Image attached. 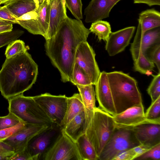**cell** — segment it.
Wrapping results in <instances>:
<instances>
[{
  "instance_id": "e0dca14e",
  "label": "cell",
  "mask_w": 160,
  "mask_h": 160,
  "mask_svg": "<svg viewBox=\"0 0 160 160\" xmlns=\"http://www.w3.org/2000/svg\"><path fill=\"white\" fill-rule=\"evenodd\" d=\"M121 0H92L84 10L85 22H93L109 17L113 7Z\"/></svg>"
},
{
  "instance_id": "1f68e13d",
  "label": "cell",
  "mask_w": 160,
  "mask_h": 160,
  "mask_svg": "<svg viewBox=\"0 0 160 160\" xmlns=\"http://www.w3.org/2000/svg\"><path fill=\"white\" fill-rule=\"evenodd\" d=\"M66 7L78 20L82 18V3L81 0H65Z\"/></svg>"
},
{
  "instance_id": "4fadbf2b",
  "label": "cell",
  "mask_w": 160,
  "mask_h": 160,
  "mask_svg": "<svg viewBox=\"0 0 160 160\" xmlns=\"http://www.w3.org/2000/svg\"><path fill=\"white\" fill-rule=\"evenodd\" d=\"M48 126L25 124L23 128L20 130L2 141L12 147L14 153H16L24 149L32 137Z\"/></svg>"
},
{
  "instance_id": "4316f807",
  "label": "cell",
  "mask_w": 160,
  "mask_h": 160,
  "mask_svg": "<svg viewBox=\"0 0 160 160\" xmlns=\"http://www.w3.org/2000/svg\"><path fill=\"white\" fill-rule=\"evenodd\" d=\"M133 61V69L134 71L142 74H147L148 72L153 70L155 67L154 64L145 53H141Z\"/></svg>"
},
{
  "instance_id": "ab89813d",
  "label": "cell",
  "mask_w": 160,
  "mask_h": 160,
  "mask_svg": "<svg viewBox=\"0 0 160 160\" xmlns=\"http://www.w3.org/2000/svg\"><path fill=\"white\" fill-rule=\"evenodd\" d=\"M0 18L4 20L17 23L16 18L7 7L4 6H0Z\"/></svg>"
},
{
  "instance_id": "7402d4cb",
  "label": "cell",
  "mask_w": 160,
  "mask_h": 160,
  "mask_svg": "<svg viewBox=\"0 0 160 160\" xmlns=\"http://www.w3.org/2000/svg\"><path fill=\"white\" fill-rule=\"evenodd\" d=\"M43 0H8L4 6L16 18L34 10Z\"/></svg>"
},
{
  "instance_id": "f546056e",
  "label": "cell",
  "mask_w": 160,
  "mask_h": 160,
  "mask_svg": "<svg viewBox=\"0 0 160 160\" xmlns=\"http://www.w3.org/2000/svg\"><path fill=\"white\" fill-rule=\"evenodd\" d=\"M27 49L23 41L17 39L8 45L5 54L6 58H9L21 52L27 51Z\"/></svg>"
},
{
  "instance_id": "74e56055",
  "label": "cell",
  "mask_w": 160,
  "mask_h": 160,
  "mask_svg": "<svg viewBox=\"0 0 160 160\" xmlns=\"http://www.w3.org/2000/svg\"><path fill=\"white\" fill-rule=\"evenodd\" d=\"M150 59L155 64L158 68V73H160V44L158 43L154 45L150 53Z\"/></svg>"
},
{
  "instance_id": "9a60e30c",
  "label": "cell",
  "mask_w": 160,
  "mask_h": 160,
  "mask_svg": "<svg viewBox=\"0 0 160 160\" xmlns=\"http://www.w3.org/2000/svg\"><path fill=\"white\" fill-rule=\"evenodd\" d=\"M96 98L101 108L114 116L117 113L109 86L107 72H101L95 85Z\"/></svg>"
},
{
  "instance_id": "e575fe53",
  "label": "cell",
  "mask_w": 160,
  "mask_h": 160,
  "mask_svg": "<svg viewBox=\"0 0 160 160\" xmlns=\"http://www.w3.org/2000/svg\"><path fill=\"white\" fill-rule=\"evenodd\" d=\"M135 160H160V143L151 148Z\"/></svg>"
},
{
  "instance_id": "d4e9b609",
  "label": "cell",
  "mask_w": 160,
  "mask_h": 160,
  "mask_svg": "<svg viewBox=\"0 0 160 160\" xmlns=\"http://www.w3.org/2000/svg\"><path fill=\"white\" fill-rule=\"evenodd\" d=\"M82 160H98V157L85 133L75 142Z\"/></svg>"
},
{
  "instance_id": "2e32d148",
  "label": "cell",
  "mask_w": 160,
  "mask_h": 160,
  "mask_svg": "<svg viewBox=\"0 0 160 160\" xmlns=\"http://www.w3.org/2000/svg\"><path fill=\"white\" fill-rule=\"evenodd\" d=\"M135 29L134 26L128 27L111 33L105 46L110 56H114L124 50L129 44Z\"/></svg>"
},
{
  "instance_id": "6da1fadb",
  "label": "cell",
  "mask_w": 160,
  "mask_h": 160,
  "mask_svg": "<svg viewBox=\"0 0 160 160\" xmlns=\"http://www.w3.org/2000/svg\"><path fill=\"white\" fill-rule=\"evenodd\" d=\"M90 32L81 20L67 16L55 34L46 40V54L59 71L63 82L70 81L77 47L87 41Z\"/></svg>"
},
{
  "instance_id": "8992f818",
  "label": "cell",
  "mask_w": 160,
  "mask_h": 160,
  "mask_svg": "<svg viewBox=\"0 0 160 160\" xmlns=\"http://www.w3.org/2000/svg\"><path fill=\"white\" fill-rule=\"evenodd\" d=\"M50 0H43L34 10L16 18L17 23L30 33L45 38L48 31Z\"/></svg>"
},
{
  "instance_id": "7bdbcfd3",
  "label": "cell",
  "mask_w": 160,
  "mask_h": 160,
  "mask_svg": "<svg viewBox=\"0 0 160 160\" xmlns=\"http://www.w3.org/2000/svg\"><path fill=\"white\" fill-rule=\"evenodd\" d=\"M134 3H144L149 6L160 5V0H133Z\"/></svg>"
},
{
  "instance_id": "44dd1931",
  "label": "cell",
  "mask_w": 160,
  "mask_h": 160,
  "mask_svg": "<svg viewBox=\"0 0 160 160\" xmlns=\"http://www.w3.org/2000/svg\"><path fill=\"white\" fill-rule=\"evenodd\" d=\"M137 33L142 34L151 29L160 27V12L154 9H148L139 14Z\"/></svg>"
},
{
  "instance_id": "484cf974",
  "label": "cell",
  "mask_w": 160,
  "mask_h": 160,
  "mask_svg": "<svg viewBox=\"0 0 160 160\" xmlns=\"http://www.w3.org/2000/svg\"><path fill=\"white\" fill-rule=\"evenodd\" d=\"M89 30L97 36L99 41L103 40L106 42L112 32L110 23L102 20L92 23Z\"/></svg>"
},
{
  "instance_id": "d6a6232c",
  "label": "cell",
  "mask_w": 160,
  "mask_h": 160,
  "mask_svg": "<svg viewBox=\"0 0 160 160\" xmlns=\"http://www.w3.org/2000/svg\"><path fill=\"white\" fill-rule=\"evenodd\" d=\"M152 75L153 78L147 91L152 102L160 96V73Z\"/></svg>"
},
{
  "instance_id": "cb8c5ba5",
  "label": "cell",
  "mask_w": 160,
  "mask_h": 160,
  "mask_svg": "<svg viewBox=\"0 0 160 160\" xmlns=\"http://www.w3.org/2000/svg\"><path fill=\"white\" fill-rule=\"evenodd\" d=\"M84 110L81 97L79 93H75L67 97L65 114L60 126L62 129L76 116Z\"/></svg>"
},
{
  "instance_id": "7c38bea8",
  "label": "cell",
  "mask_w": 160,
  "mask_h": 160,
  "mask_svg": "<svg viewBox=\"0 0 160 160\" xmlns=\"http://www.w3.org/2000/svg\"><path fill=\"white\" fill-rule=\"evenodd\" d=\"M113 118L116 129L132 128L141 124L151 123L146 118L142 103L117 114Z\"/></svg>"
},
{
  "instance_id": "603a6c76",
  "label": "cell",
  "mask_w": 160,
  "mask_h": 160,
  "mask_svg": "<svg viewBox=\"0 0 160 160\" xmlns=\"http://www.w3.org/2000/svg\"><path fill=\"white\" fill-rule=\"evenodd\" d=\"M85 116L84 110L74 117L62 129L71 139L76 142L85 133Z\"/></svg>"
},
{
  "instance_id": "f1b7e54d",
  "label": "cell",
  "mask_w": 160,
  "mask_h": 160,
  "mask_svg": "<svg viewBox=\"0 0 160 160\" xmlns=\"http://www.w3.org/2000/svg\"><path fill=\"white\" fill-rule=\"evenodd\" d=\"M160 96L151 104L145 113L146 119L151 123L160 124Z\"/></svg>"
},
{
  "instance_id": "5b68a950",
  "label": "cell",
  "mask_w": 160,
  "mask_h": 160,
  "mask_svg": "<svg viewBox=\"0 0 160 160\" xmlns=\"http://www.w3.org/2000/svg\"><path fill=\"white\" fill-rule=\"evenodd\" d=\"M9 112L25 124L49 126L53 123L33 98L22 94L8 100Z\"/></svg>"
},
{
  "instance_id": "30bf717a",
  "label": "cell",
  "mask_w": 160,
  "mask_h": 160,
  "mask_svg": "<svg viewBox=\"0 0 160 160\" xmlns=\"http://www.w3.org/2000/svg\"><path fill=\"white\" fill-rule=\"evenodd\" d=\"M41 159L82 160L76 142L62 131L60 136Z\"/></svg>"
},
{
  "instance_id": "60d3db41",
  "label": "cell",
  "mask_w": 160,
  "mask_h": 160,
  "mask_svg": "<svg viewBox=\"0 0 160 160\" xmlns=\"http://www.w3.org/2000/svg\"><path fill=\"white\" fill-rule=\"evenodd\" d=\"M32 160L27 151L26 148L23 150L18 152L14 153L8 159V160Z\"/></svg>"
},
{
  "instance_id": "ba28073f",
  "label": "cell",
  "mask_w": 160,
  "mask_h": 160,
  "mask_svg": "<svg viewBox=\"0 0 160 160\" xmlns=\"http://www.w3.org/2000/svg\"><path fill=\"white\" fill-rule=\"evenodd\" d=\"M61 127L53 123L32 137L26 149L32 160H41L60 136Z\"/></svg>"
},
{
  "instance_id": "ffe728a7",
  "label": "cell",
  "mask_w": 160,
  "mask_h": 160,
  "mask_svg": "<svg viewBox=\"0 0 160 160\" xmlns=\"http://www.w3.org/2000/svg\"><path fill=\"white\" fill-rule=\"evenodd\" d=\"M92 84L76 86L81 98L85 116V130L88 126L96 108L95 92Z\"/></svg>"
},
{
  "instance_id": "836d02e7",
  "label": "cell",
  "mask_w": 160,
  "mask_h": 160,
  "mask_svg": "<svg viewBox=\"0 0 160 160\" xmlns=\"http://www.w3.org/2000/svg\"><path fill=\"white\" fill-rule=\"evenodd\" d=\"M21 122L16 116L9 112L6 116L0 117V130L14 127Z\"/></svg>"
},
{
  "instance_id": "4dcf8cb0",
  "label": "cell",
  "mask_w": 160,
  "mask_h": 160,
  "mask_svg": "<svg viewBox=\"0 0 160 160\" xmlns=\"http://www.w3.org/2000/svg\"><path fill=\"white\" fill-rule=\"evenodd\" d=\"M24 32L22 30L17 29L0 33V48L17 40Z\"/></svg>"
},
{
  "instance_id": "277c9868",
  "label": "cell",
  "mask_w": 160,
  "mask_h": 160,
  "mask_svg": "<svg viewBox=\"0 0 160 160\" xmlns=\"http://www.w3.org/2000/svg\"><path fill=\"white\" fill-rule=\"evenodd\" d=\"M116 129L113 116L96 107L85 133L98 157Z\"/></svg>"
},
{
  "instance_id": "b9f144b4",
  "label": "cell",
  "mask_w": 160,
  "mask_h": 160,
  "mask_svg": "<svg viewBox=\"0 0 160 160\" xmlns=\"http://www.w3.org/2000/svg\"><path fill=\"white\" fill-rule=\"evenodd\" d=\"M150 148H151L141 144L133 148L136 155V158L143 154Z\"/></svg>"
},
{
  "instance_id": "bcb514c9",
  "label": "cell",
  "mask_w": 160,
  "mask_h": 160,
  "mask_svg": "<svg viewBox=\"0 0 160 160\" xmlns=\"http://www.w3.org/2000/svg\"><path fill=\"white\" fill-rule=\"evenodd\" d=\"M1 1V4H3L4 2L8 1V0H0Z\"/></svg>"
},
{
  "instance_id": "5bb4252c",
  "label": "cell",
  "mask_w": 160,
  "mask_h": 160,
  "mask_svg": "<svg viewBox=\"0 0 160 160\" xmlns=\"http://www.w3.org/2000/svg\"><path fill=\"white\" fill-rule=\"evenodd\" d=\"M160 27L148 30L142 34L136 32L130 49L133 60H136L141 53L146 54L153 45L160 43Z\"/></svg>"
},
{
  "instance_id": "8d00e7d4",
  "label": "cell",
  "mask_w": 160,
  "mask_h": 160,
  "mask_svg": "<svg viewBox=\"0 0 160 160\" xmlns=\"http://www.w3.org/2000/svg\"><path fill=\"white\" fill-rule=\"evenodd\" d=\"M14 153L12 147L2 141H0V160H8Z\"/></svg>"
},
{
  "instance_id": "7dc6e473",
  "label": "cell",
  "mask_w": 160,
  "mask_h": 160,
  "mask_svg": "<svg viewBox=\"0 0 160 160\" xmlns=\"http://www.w3.org/2000/svg\"><path fill=\"white\" fill-rule=\"evenodd\" d=\"M1 4V0H0V5Z\"/></svg>"
},
{
  "instance_id": "d590c367",
  "label": "cell",
  "mask_w": 160,
  "mask_h": 160,
  "mask_svg": "<svg viewBox=\"0 0 160 160\" xmlns=\"http://www.w3.org/2000/svg\"><path fill=\"white\" fill-rule=\"evenodd\" d=\"M25 124L21 122L16 126L0 130V141H2L16 133L24 127Z\"/></svg>"
},
{
  "instance_id": "83f0119b",
  "label": "cell",
  "mask_w": 160,
  "mask_h": 160,
  "mask_svg": "<svg viewBox=\"0 0 160 160\" xmlns=\"http://www.w3.org/2000/svg\"><path fill=\"white\" fill-rule=\"evenodd\" d=\"M70 82L76 86H84L92 84L87 75L75 63L73 65Z\"/></svg>"
},
{
  "instance_id": "ac0fdd59",
  "label": "cell",
  "mask_w": 160,
  "mask_h": 160,
  "mask_svg": "<svg viewBox=\"0 0 160 160\" xmlns=\"http://www.w3.org/2000/svg\"><path fill=\"white\" fill-rule=\"evenodd\" d=\"M132 128L140 144L151 148L160 143V124L144 123Z\"/></svg>"
},
{
  "instance_id": "52a82bcc",
  "label": "cell",
  "mask_w": 160,
  "mask_h": 160,
  "mask_svg": "<svg viewBox=\"0 0 160 160\" xmlns=\"http://www.w3.org/2000/svg\"><path fill=\"white\" fill-rule=\"evenodd\" d=\"M132 128L116 129L98 157L99 160H113L122 152L140 145Z\"/></svg>"
},
{
  "instance_id": "7a4b0ae2",
  "label": "cell",
  "mask_w": 160,
  "mask_h": 160,
  "mask_svg": "<svg viewBox=\"0 0 160 160\" xmlns=\"http://www.w3.org/2000/svg\"><path fill=\"white\" fill-rule=\"evenodd\" d=\"M38 73L37 64L26 51L6 58L0 71V91L8 100L30 89Z\"/></svg>"
},
{
  "instance_id": "f35d334b",
  "label": "cell",
  "mask_w": 160,
  "mask_h": 160,
  "mask_svg": "<svg viewBox=\"0 0 160 160\" xmlns=\"http://www.w3.org/2000/svg\"><path fill=\"white\" fill-rule=\"evenodd\" d=\"M136 158V155L132 148L120 153L113 160H133Z\"/></svg>"
},
{
  "instance_id": "3957f363",
  "label": "cell",
  "mask_w": 160,
  "mask_h": 160,
  "mask_svg": "<svg viewBox=\"0 0 160 160\" xmlns=\"http://www.w3.org/2000/svg\"><path fill=\"white\" fill-rule=\"evenodd\" d=\"M107 75L117 114L142 103L135 79L121 71L107 72Z\"/></svg>"
},
{
  "instance_id": "ee69618b",
  "label": "cell",
  "mask_w": 160,
  "mask_h": 160,
  "mask_svg": "<svg viewBox=\"0 0 160 160\" xmlns=\"http://www.w3.org/2000/svg\"><path fill=\"white\" fill-rule=\"evenodd\" d=\"M13 28L12 24L0 26V33L11 31Z\"/></svg>"
},
{
  "instance_id": "8fae6325",
  "label": "cell",
  "mask_w": 160,
  "mask_h": 160,
  "mask_svg": "<svg viewBox=\"0 0 160 160\" xmlns=\"http://www.w3.org/2000/svg\"><path fill=\"white\" fill-rule=\"evenodd\" d=\"M95 53L87 41L81 42L75 53L74 62L85 73L92 84L96 83L101 72L96 61Z\"/></svg>"
},
{
  "instance_id": "f6af8a7d",
  "label": "cell",
  "mask_w": 160,
  "mask_h": 160,
  "mask_svg": "<svg viewBox=\"0 0 160 160\" xmlns=\"http://www.w3.org/2000/svg\"><path fill=\"white\" fill-rule=\"evenodd\" d=\"M10 24H13L14 23L12 22L4 20L0 18V26L7 25Z\"/></svg>"
},
{
  "instance_id": "9c48e42d",
  "label": "cell",
  "mask_w": 160,
  "mask_h": 160,
  "mask_svg": "<svg viewBox=\"0 0 160 160\" xmlns=\"http://www.w3.org/2000/svg\"><path fill=\"white\" fill-rule=\"evenodd\" d=\"M32 97L52 122L60 126L66 110L67 97L45 93Z\"/></svg>"
},
{
  "instance_id": "d6986e66",
  "label": "cell",
  "mask_w": 160,
  "mask_h": 160,
  "mask_svg": "<svg viewBox=\"0 0 160 160\" xmlns=\"http://www.w3.org/2000/svg\"><path fill=\"white\" fill-rule=\"evenodd\" d=\"M50 9L48 31L46 40L52 37L67 16L65 0H50Z\"/></svg>"
}]
</instances>
